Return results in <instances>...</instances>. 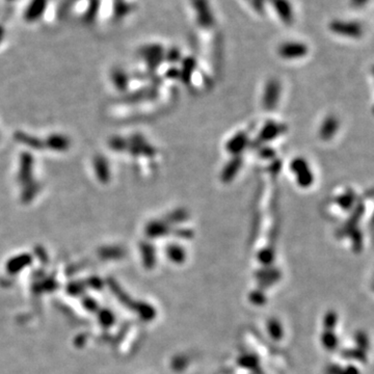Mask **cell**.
Returning <instances> with one entry per match:
<instances>
[{"label": "cell", "instance_id": "obj_1", "mask_svg": "<svg viewBox=\"0 0 374 374\" xmlns=\"http://www.w3.org/2000/svg\"><path fill=\"white\" fill-rule=\"evenodd\" d=\"M190 5L195 15V21L201 28L211 29L215 27L216 19L209 0H190Z\"/></svg>", "mask_w": 374, "mask_h": 374}, {"label": "cell", "instance_id": "obj_2", "mask_svg": "<svg viewBox=\"0 0 374 374\" xmlns=\"http://www.w3.org/2000/svg\"><path fill=\"white\" fill-rule=\"evenodd\" d=\"M291 171L295 174L297 184L300 187H310L314 182V176L309 167V164L304 158H295L290 165Z\"/></svg>", "mask_w": 374, "mask_h": 374}, {"label": "cell", "instance_id": "obj_3", "mask_svg": "<svg viewBox=\"0 0 374 374\" xmlns=\"http://www.w3.org/2000/svg\"><path fill=\"white\" fill-rule=\"evenodd\" d=\"M139 56L144 58L150 70H155L165 59V49L159 44L146 45L139 49Z\"/></svg>", "mask_w": 374, "mask_h": 374}, {"label": "cell", "instance_id": "obj_4", "mask_svg": "<svg viewBox=\"0 0 374 374\" xmlns=\"http://www.w3.org/2000/svg\"><path fill=\"white\" fill-rule=\"evenodd\" d=\"M279 56L284 60H297L308 53V47L299 42H285L278 48Z\"/></svg>", "mask_w": 374, "mask_h": 374}, {"label": "cell", "instance_id": "obj_5", "mask_svg": "<svg viewBox=\"0 0 374 374\" xmlns=\"http://www.w3.org/2000/svg\"><path fill=\"white\" fill-rule=\"evenodd\" d=\"M274 11L279 19L287 26H291L294 22V11L290 0H270Z\"/></svg>", "mask_w": 374, "mask_h": 374}, {"label": "cell", "instance_id": "obj_6", "mask_svg": "<svg viewBox=\"0 0 374 374\" xmlns=\"http://www.w3.org/2000/svg\"><path fill=\"white\" fill-rule=\"evenodd\" d=\"M281 92V85L277 79H271L265 86L263 96V105L265 110L273 111L279 102Z\"/></svg>", "mask_w": 374, "mask_h": 374}, {"label": "cell", "instance_id": "obj_7", "mask_svg": "<svg viewBox=\"0 0 374 374\" xmlns=\"http://www.w3.org/2000/svg\"><path fill=\"white\" fill-rule=\"evenodd\" d=\"M19 172H18V181L23 186L32 182L33 172V158L29 153H23L20 157Z\"/></svg>", "mask_w": 374, "mask_h": 374}, {"label": "cell", "instance_id": "obj_8", "mask_svg": "<svg viewBox=\"0 0 374 374\" xmlns=\"http://www.w3.org/2000/svg\"><path fill=\"white\" fill-rule=\"evenodd\" d=\"M129 151L131 152L132 155H145V156H154L156 151L155 149L149 145L148 142L144 139V137L140 135H133L131 137L130 144H128Z\"/></svg>", "mask_w": 374, "mask_h": 374}, {"label": "cell", "instance_id": "obj_9", "mask_svg": "<svg viewBox=\"0 0 374 374\" xmlns=\"http://www.w3.org/2000/svg\"><path fill=\"white\" fill-rule=\"evenodd\" d=\"M284 130L285 126L282 124H278L275 122L267 123L261 130L257 142L262 144V142H267L274 138H277L280 134H282V132H284Z\"/></svg>", "mask_w": 374, "mask_h": 374}, {"label": "cell", "instance_id": "obj_10", "mask_svg": "<svg viewBox=\"0 0 374 374\" xmlns=\"http://www.w3.org/2000/svg\"><path fill=\"white\" fill-rule=\"evenodd\" d=\"M45 146L53 151L65 152L70 148L71 141L67 136L63 134H52L45 140Z\"/></svg>", "mask_w": 374, "mask_h": 374}, {"label": "cell", "instance_id": "obj_11", "mask_svg": "<svg viewBox=\"0 0 374 374\" xmlns=\"http://www.w3.org/2000/svg\"><path fill=\"white\" fill-rule=\"evenodd\" d=\"M242 166V157L235 156L232 160L226 165L222 172V180L225 183H229L232 181L237 173L239 172L240 168Z\"/></svg>", "mask_w": 374, "mask_h": 374}, {"label": "cell", "instance_id": "obj_12", "mask_svg": "<svg viewBox=\"0 0 374 374\" xmlns=\"http://www.w3.org/2000/svg\"><path fill=\"white\" fill-rule=\"evenodd\" d=\"M94 170L98 179L103 182L108 183L111 179V170L108 160L103 156H96L94 159Z\"/></svg>", "mask_w": 374, "mask_h": 374}, {"label": "cell", "instance_id": "obj_13", "mask_svg": "<svg viewBox=\"0 0 374 374\" xmlns=\"http://www.w3.org/2000/svg\"><path fill=\"white\" fill-rule=\"evenodd\" d=\"M248 144L247 135L244 132H239L234 137L231 138L227 144V150L231 154L238 156Z\"/></svg>", "mask_w": 374, "mask_h": 374}, {"label": "cell", "instance_id": "obj_14", "mask_svg": "<svg viewBox=\"0 0 374 374\" xmlns=\"http://www.w3.org/2000/svg\"><path fill=\"white\" fill-rule=\"evenodd\" d=\"M338 128H339V122L334 116L328 117L319 130V135L324 140H329L336 134Z\"/></svg>", "mask_w": 374, "mask_h": 374}, {"label": "cell", "instance_id": "obj_15", "mask_svg": "<svg viewBox=\"0 0 374 374\" xmlns=\"http://www.w3.org/2000/svg\"><path fill=\"white\" fill-rule=\"evenodd\" d=\"M15 138L18 140V142H20V144L22 145H25L28 148L40 150L45 146L43 144V141L40 140L37 136H32V135H29L23 132H17L15 134Z\"/></svg>", "mask_w": 374, "mask_h": 374}, {"label": "cell", "instance_id": "obj_16", "mask_svg": "<svg viewBox=\"0 0 374 374\" xmlns=\"http://www.w3.org/2000/svg\"><path fill=\"white\" fill-rule=\"evenodd\" d=\"M112 80L119 91H126L129 84V77L122 69H115L113 71Z\"/></svg>", "mask_w": 374, "mask_h": 374}, {"label": "cell", "instance_id": "obj_17", "mask_svg": "<svg viewBox=\"0 0 374 374\" xmlns=\"http://www.w3.org/2000/svg\"><path fill=\"white\" fill-rule=\"evenodd\" d=\"M168 230L169 226L165 222H160V221H154L151 222L147 226V234L151 237H160L165 234H168Z\"/></svg>", "mask_w": 374, "mask_h": 374}, {"label": "cell", "instance_id": "obj_18", "mask_svg": "<svg viewBox=\"0 0 374 374\" xmlns=\"http://www.w3.org/2000/svg\"><path fill=\"white\" fill-rule=\"evenodd\" d=\"M195 67H197V62L191 57L185 58L182 62V69L180 70V77L184 82H189L190 77L192 76V72L194 71Z\"/></svg>", "mask_w": 374, "mask_h": 374}, {"label": "cell", "instance_id": "obj_19", "mask_svg": "<svg viewBox=\"0 0 374 374\" xmlns=\"http://www.w3.org/2000/svg\"><path fill=\"white\" fill-rule=\"evenodd\" d=\"M39 191V186L37 183L34 182H30L26 185H24V189H23V192H22V195H21V199L24 203H28L29 201H31L35 195H37Z\"/></svg>", "mask_w": 374, "mask_h": 374}, {"label": "cell", "instance_id": "obj_20", "mask_svg": "<svg viewBox=\"0 0 374 374\" xmlns=\"http://www.w3.org/2000/svg\"><path fill=\"white\" fill-rule=\"evenodd\" d=\"M188 219V213L185 209H177L170 213L168 217V221L172 223H181Z\"/></svg>", "mask_w": 374, "mask_h": 374}, {"label": "cell", "instance_id": "obj_21", "mask_svg": "<svg viewBox=\"0 0 374 374\" xmlns=\"http://www.w3.org/2000/svg\"><path fill=\"white\" fill-rule=\"evenodd\" d=\"M110 146L114 151H125L128 148V141L121 136H115L110 140Z\"/></svg>", "mask_w": 374, "mask_h": 374}, {"label": "cell", "instance_id": "obj_22", "mask_svg": "<svg viewBox=\"0 0 374 374\" xmlns=\"http://www.w3.org/2000/svg\"><path fill=\"white\" fill-rule=\"evenodd\" d=\"M170 258L175 262H181L184 260V251L178 245H172L168 248Z\"/></svg>", "mask_w": 374, "mask_h": 374}, {"label": "cell", "instance_id": "obj_23", "mask_svg": "<svg viewBox=\"0 0 374 374\" xmlns=\"http://www.w3.org/2000/svg\"><path fill=\"white\" fill-rule=\"evenodd\" d=\"M165 58L169 63H177L181 59V52L178 48H171L167 53H165Z\"/></svg>", "mask_w": 374, "mask_h": 374}, {"label": "cell", "instance_id": "obj_24", "mask_svg": "<svg viewBox=\"0 0 374 374\" xmlns=\"http://www.w3.org/2000/svg\"><path fill=\"white\" fill-rule=\"evenodd\" d=\"M353 200H354V198H353L352 193H345V194L340 195V197L337 199V202L344 209H348V208L351 207V205L353 203Z\"/></svg>", "mask_w": 374, "mask_h": 374}, {"label": "cell", "instance_id": "obj_25", "mask_svg": "<svg viewBox=\"0 0 374 374\" xmlns=\"http://www.w3.org/2000/svg\"><path fill=\"white\" fill-rule=\"evenodd\" d=\"M264 4H265V0H251V5L255 9V11L259 14H263Z\"/></svg>", "mask_w": 374, "mask_h": 374}, {"label": "cell", "instance_id": "obj_26", "mask_svg": "<svg viewBox=\"0 0 374 374\" xmlns=\"http://www.w3.org/2000/svg\"><path fill=\"white\" fill-rule=\"evenodd\" d=\"M167 75H168V77H170V78H178V77H180V70L175 69V68H172V69H170V70L168 71V72H167Z\"/></svg>", "mask_w": 374, "mask_h": 374}, {"label": "cell", "instance_id": "obj_27", "mask_svg": "<svg viewBox=\"0 0 374 374\" xmlns=\"http://www.w3.org/2000/svg\"><path fill=\"white\" fill-rule=\"evenodd\" d=\"M247 2H249V3H251V0H247Z\"/></svg>", "mask_w": 374, "mask_h": 374}]
</instances>
